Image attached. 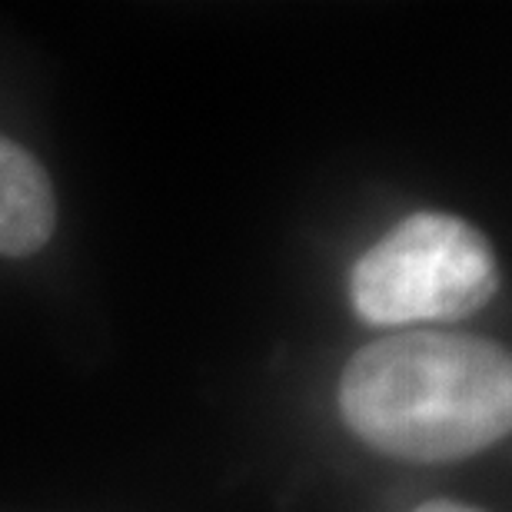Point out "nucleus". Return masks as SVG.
I'll return each instance as SVG.
<instances>
[{"mask_svg":"<svg viewBox=\"0 0 512 512\" xmlns=\"http://www.w3.org/2000/svg\"><path fill=\"white\" fill-rule=\"evenodd\" d=\"M57 207L44 167L0 137V256H30L54 233Z\"/></svg>","mask_w":512,"mask_h":512,"instance_id":"nucleus-3","label":"nucleus"},{"mask_svg":"<svg viewBox=\"0 0 512 512\" xmlns=\"http://www.w3.org/2000/svg\"><path fill=\"white\" fill-rule=\"evenodd\" d=\"M499 290V263L473 223L416 213L393 227L353 266L350 296L360 320L406 326L466 320Z\"/></svg>","mask_w":512,"mask_h":512,"instance_id":"nucleus-2","label":"nucleus"},{"mask_svg":"<svg viewBox=\"0 0 512 512\" xmlns=\"http://www.w3.org/2000/svg\"><path fill=\"white\" fill-rule=\"evenodd\" d=\"M413 512H479V509L463 506V503H449V499H433V503L416 506Z\"/></svg>","mask_w":512,"mask_h":512,"instance_id":"nucleus-4","label":"nucleus"},{"mask_svg":"<svg viewBox=\"0 0 512 512\" xmlns=\"http://www.w3.org/2000/svg\"><path fill=\"white\" fill-rule=\"evenodd\" d=\"M340 413L366 446L409 463L483 453L512 426L509 353L483 336H383L346 363Z\"/></svg>","mask_w":512,"mask_h":512,"instance_id":"nucleus-1","label":"nucleus"}]
</instances>
